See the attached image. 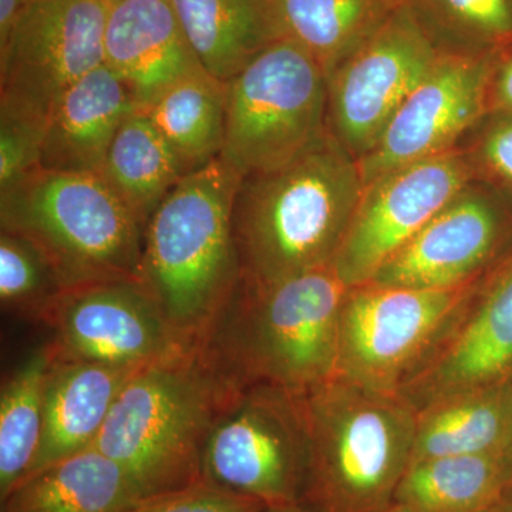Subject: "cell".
Instances as JSON below:
<instances>
[{"label":"cell","mask_w":512,"mask_h":512,"mask_svg":"<svg viewBox=\"0 0 512 512\" xmlns=\"http://www.w3.org/2000/svg\"><path fill=\"white\" fill-rule=\"evenodd\" d=\"M363 190L359 163L330 134L285 167L241 177L232 225L242 281L272 284L333 264Z\"/></svg>","instance_id":"1"},{"label":"cell","mask_w":512,"mask_h":512,"mask_svg":"<svg viewBox=\"0 0 512 512\" xmlns=\"http://www.w3.org/2000/svg\"><path fill=\"white\" fill-rule=\"evenodd\" d=\"M242 387L202 348L141 367L93 446L143 498L190 487L202 480L208 440Z\"/></svg>","instance_id":"2"},{"label":"cell","mask_w":512,"mask_h":512,"mask_svg":"<svg viewBox=\"0 0 512 512\" xmlns=\"http://www.w3.org/2000/svg\"><path fill=\"white\" fill-rule=\"evenodd\" d=\"M239 181L217 158L185 175L144 228L141 285L167 322L200 348L241 284L232 225Z\"/></svg>","instance_id":"3"},{"label":"cell","mask_w":512,"mask_h":512,"mask_svg":"<svg viewBox=\"0 0 512 512\" xmlns=\"http://www.w3.org/2000/svg\"><path fill=\"white\" fill-rule=\"evenodd\" d=\"M348 292L332 264L272 284L241 279L202 349L242 386L309 393L338 375Z\"/></svg>","instance_id":"4"},{"label":"cell","mask_w":512,"mask_h":512,"mask_svg":"<svg viewBox=\"0 0 512 512\" xmlns=\"http://www.w3.org/2000/svg\"><path fill=\"white\" fill-rule=\"evenodd\" d=\"M313 512H387L413 457L416 410L402 396L335 377L305 394Z\"/></svg>","instance_id":"5"},{"label":"cell","mask_w":512,"mask_h":512,"mask_svg":"<svg viewBox=\"0 0 512 512\" xmlns=\"http://www.w3.org/2000/svg\"><path fill=\"white\" fill-rule=\"evenodd\" d=\"M0 229L32 242L63 291L140 281L143 224L99 174L35 168L0 190Z\"/></svg>","instance_id":"6"},{"label":"cell","mask_w":512,"mask_h":512,"mask_svg":"<svg viewBox=\"0 0 512 512\" xmlns=\"http://www.w3.org/2000/svg\"><path fill=\"white\" fill-rule=\"evenodd\" d=\"M328 134V77L291 39L275 40L228 80L220 158L241 177L285 167Z\"/></svg>","instance_id":"7"},{"label":"cell","mask_w":512,"mask_h":512,"mask_svg":"<svg viewBox=\"0 0 512 512\" xmlns=\"http://www.w3.org/2000/svg\"><path fill=\"white\" fill-rule=\"evenodd\" d=\"M311 461L305 394L248 384L212 431L202 480L266 507L302 504Z\"/></svg>","instance_id":"8"},{"label":"cell","mask_w":512,"mask_h":512,"mask_svg":"<svg viewBox=\"0 0 512 512\" xmlns=\"http://www.w3.org/2000/svg\"><path fill=\"white\" fill-rule=\"evenodd\" d=\"M476 282L443 291L372 282L349 288L340 318L336 377L400 396L439 345Z\"/></svg>","instance_id":"9"},{"label":"cell","mask_w":512,"mask_h":512,"mask_svg":"<svg viewBox=\"0 0 512 512\" xmlns=\"http://www.w3.org/2000/svg\"><path fill=\"white\" fill-rule=\"evenodd\" d=\"M106 0H32L0 46V116L45 128L56 100L104 63Z\"/></svg>","instance_id":"10"},{"label":"cell","mask_w":512,"mask_h":512,"mask_svg":"<svg viewBox=\"0 0 512 512\" xmlns=\"http://www.w3.org/2000/svg\"><path fill=\"white\" fill-rule=\"evenodd\" d=\"M441 52L406 5H396L372 35L328 76L329 134L356 160L366 156Z\"/></svg>","instance_id":"11"},{"label":"cell","mask_w":512,"mask_h":512,"mask_svg":"<svg viewBox=\"0 0 512 512\" xmlns=\"http://www.w3.org/2000/svg\"><path fill=\"white\" fill-rule=\"evenodd\" d=\"M42 325L52 330L59 360L141 369L200 348L167 322L134 279L64 289Z\"/></svg>","instance_id":"12"},{"label":"cell","mask_w":512,"mask_h":512,"mask_svg":"<svg viewBox=\"0 0 512 512\" xmlns=\"http://www.w3.org/2000/svg\"><path fill=\"white\" fill-rule=\"evenodd\" d=\"M471 171L450 150L377 177L365 185L333 268L349 288L367 284L464 188Z\"/></svg>","instance_id":"13"},{"label":"cell","mask_w":512,"mask_h":512,"mask_svg":"<svg viewBox=\"0 0 512 512\" xmlns=\"http://www.w3.org/2000/svg\"><path fill=\"white\" fill-rule=\"evenodd\" d=\"M488 55L441 53L390 120L375 147L357 160L363 183L453 150L487 104Z\"/></svg>","instance_id":"14"},{"label":"cell","mask_w":512,"mask_h":512,"mask_svg":"<svg viewBox=\"0 0 512 512\" xmlns=\"http://www.w3.org/2000/svg\"><path fill=\"white\" fill-rule=\"evenodd\" d=\"M512 379V251L480 278L400 396L414 410L447 394Z\"/></svg>","instance_id":"15"},{"label":"cell","mask_w":512,"mask_h":512,"mask_svg":"<svg viewBox=\"0 0 512 512\" xmlns=\"http://www.w3.org/2000/svg\"><path fill=\"white\" fill-rule=\"evenodd\" d=\"M503 237L500 210L468 185L370 282L434 291L473 285L494 264Z\"/></svg>","instance_id":"16"},{"label":"cell","mask_w":512,"mask_h":512,"mask_svg":"<svg viewBox=\"0 0 512 512\" xmlns=\"http://www.w3.org/2000/svg\"><path fill=\"white\" fill-rule=\"evenodd\" d=\"M104 64L126 83L138 109L202 67L168 0L110 3Z\"/></svg>","instance_id":"17"},{"label":"cell","mask_w":512,"mask_h":512,"mask_svg":"<svg viewBox=\"0 0 512 512\" xmlns=\"http://www.w3.org/2000/svg\"><path fill=\"white\" fill-rule=\"evenodd\" d=\"M136 110L126 83L100 64L67 89L47 114L39 168L100 175L111 141Z\"/></svg>","instance_id":"18"},{"label":"cell","mask_w":512,"mask_h":512,"mask_svg":"<svg viewBox=\"0 0 512 512\" xmlns=\"http://www.w3.org/2000/svg\"><path fill=\"white\" fill-rule=\"evenodd\" d=\"M137 370L56 359L47 386L42 443L25 480L92 447L121 389Z\"/></svg>","instance_id":"19"},{"label":"cell","mask_w":512,"mask_h":512,"mask_svg":"<svg viewBox=\"0 0 512 512\" xmlns=\"http://www.w3.org/2000/svg\"><path fill=\"white\" fill-rule=\"evenodd\" d=\"M467 454L512 456V379L447 394L416 410L412 461Z\"/></svg>","instance_id":"20"},{"label":"cell","mask_w":512,"mask_h":512,"mask_svg":"<svg viewBox=\"0 0 512 512\" xmlns=\"http://www.w3.org/2000/svg\"><path fill=\"white\" fill-rule=\"evenodd\" d=\"M201 66L228 82L281 39L269 0H168Z\"/></svg>","instance_id":"21"},{"label":"cell","mask_w":512,"mask_h":512,"mask_svg":"<svg viewBox=\"0 0 512 512\" xmlns=\"http://www.w3.org/2000/svg\"><path fill=\"white\" fill-rule=\"evenodd\" d=\"M141 498L123 468L92 446L26 478L2 512H124Z\"/></svg>","instance_id":"22"},{"label":"cell","mask_w":512,"mask_h":512,"mask_svg":"<svg viewBox=\"0 0 512 512\" xmlns=\"http://www.w3.org/2000/svg\"><path fill=\"white\" fill-rule=\"evenodd\" d=\"M511 478V454L414 460L393 505L412 512H491Z\"/></svg>","instance_id":"23"},{"label":"cell","mask_w":512,"mask_h":512,"mask_svg":"<svg viewBox=\"0 0 512 512\" xmlns=\"http://www.w3.org/2000/svg\"><path fill=\"white\" fill-rule=\"evenodd\" d=\"M146 114L180 161L185 174L221 157L227 120V82L195 70L158 94Z\"/></svg>","instance_id":"24"},{"label":"cell","mask_w":512,"mask_h":512,"mask_svg":"<svg viewBox=\"0 0 512 512\" xmlns=\"http://www.w3.org/2000/svg\"><path fill=\"white\" fill-rule=\"evenodd\" d=\"M100 175L146 228L154 211L187 174L146 114L136 110L111 141Z\"/></svg>","instance_id":"25"},{"label":"cell","mask_w":512,"mask_h":512,"mask_svg":"<svg viewBox=\"0 0 512 512\" xmlns=\"http://www.w3.org/2000/svg\"><path fill=\"white\" fill-rule=\"evenodd\" d=\"M50 342L39 346L2 384L0 390V503L35 463L45 427L47 386L55 366Z\"/></svg>","instance_id":"26"},{"label":"cell","mask_w":512,"mask_h":512,"mask_svg":"<svg viewBox=\"0 0 512 512\" xmlns=\"http://www.w3.org/2000/svg\"><path fill=\"white\" fill-rule=\"evenodd\" d=\"M282 37L329 76L389 15L396 0H269Z\"/></svg>","instance_id":"27"},{"label":"cell","mask_w":512,"mask_h":512,"mask_svg":"<svg viewBox=\"0 0 512 512\" xmlns=\"http://www.w3.org/2000/svg\"><path fill=\"white\" fill-rule=\"evenodd\" d=\"M441 53L487 55L512 36V0H399Z\"/></svg>","instance_id":"28"},{"label":"cell","mask_w":512,"mask_h":512,"mask_svg":"<svg viewBox=\"0 0 512 512\" xmlns=\"http://www.w3.org/2000/svg\"><path fill=\"white\" fill-rule=\"evenodd\" d=\"M63 288L42 252L28 239L0 229L3 311L42 323Z\"/></svg>","instance_id":"29"},{"label":"cell","mask_w":512,"mask_h":512,"mask_svg":"<svg viewBox=\"0 0 512 512\" xmlns=\"http://www.w3.org/2000/svg\"><path fill=\"white\" fill-rule=\"evenodd\" d=\"M265 507L248 495L201 480L181 490L141 498L124 512H261Z\"/></svg>","instance_id":"30"},{"label":"cell","mask_w":512,"mask_h":512,"mask_svg":"<svg viewBox=\"0 0 512 512\" xmlns=\"http://www.w3.org/2000/svg\"><path fill=\"white\" fill-rule=\"evenodd\" d=\"M43 127L0 116V190L39 167Z\"/></svg>","instance_id":"31"},{"label":"cell","mask_w":512,"mask_h":512,"mask_svg":"<svg viewBox=\"0 0 512 512\" xmlns=\"http://www.w3.org/2000/svg\"><path fill=\"white\" fill-rule=\"evenodd\" d=\"M483 157L495 174L512 184V121L500 124L487 134Z\"/></svg>","instance_id":"32"},{"label":"cell","mask_w":512,"mask_h":512,"mask_svg":"<svg viewBox=\"0 0 512 512\" xmlns=\"http://www.w3.org/2000/svg\"><path fill=\"white\" fill-rule=\"evenodd\" d=\"M32 0H0V46L8 42L12 30Z\"/></svg>","instance_id":"33"},{"label":"cell","mask_w":512,"mask_h":512,"mask_svg":"<svg viewBox=\"0 0 512 512\" xmlns=\"http://www.w3.org/2000/svg\"><path fill=\"white\" fill-rule=\"evenodd\" d=\"M495 101L504 109L512 111V59L501 67L495 84Z\"/></svg>","instance_id":"34"},{"label":"cell","mask_w":512,"mask_h":512,"mask_svg":"<svg viewBox=\"0 0 512 512\" xmlns=\"http://www.w3.org/2000/svg\"><path fill=\"white\" fill-rule=\"evenodd\" d=\"M491 512H512V478Z\"/></svg>","instance_id":"35"},{"label":"cell","mask_w":512,"mask_h":512,"mask_svg":"<svg viewBox=\"0 0 512 512\" xmlns=\"http://www.w3.org/2000/svg\"><path fill=\"white\" fill-rule=\"evenodd\" d=\"M261 512H313L303 504L275 505V507H265Z\"/></svg>","instance_id":"36"},{"label":"cell","mask_w":512,"mask_h":512,"mask_svg":"<svg viewBox=\"0 0 512 512\" xmlns=\"http://www.w3.org/2000/svg\"><path fill=\"white\" fill-rule=\"evenodd\" d=\"M387 512H412V511L404 510V508L397 507V505H392V508H390V510Z\"/></svg>","instance_id":"37"},{"label":"cell","mask_w":512,"mask_h":512,"mask_svg":"<svg viewBox=\"0 0 512 512\" xmlns=\"http://www.w3.org/2000/svg\"><path fill=\"white\" fill-rule=\"evenodd\" d=\"M106 2L110 5V3L117 2V0H106Z\"/></svg>","instance_id":"38"}]
</instances>
